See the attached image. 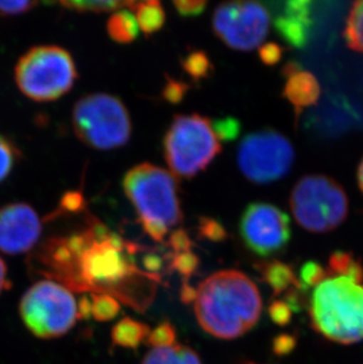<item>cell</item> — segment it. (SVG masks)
I'll return each instance as SVG.
<instances>
[{
    "instance_id": "9c48e42d",
    "label": "cell",
    "mask_w": 363,
    "mask_h": 364,
    "mask_svg": "<svg viewBox=\"0 0 363 364\" xmlns=\"http://www.w3.org/2000/svg\"><path fill=\"white\" fill-rule=\"evenodd\" d=\"M19 314L25 326L43 340L65 335L79 318L71 290L50 279L39 281L26 290L19 303Z\"/></svg>"
},
{
    "instance_id": "ac0fdd59",
    "label": "cell",
    "mask_w": 363,
    "mask_h": 364,
    "mask_svg": "<svg viewBox=\"0 0 363 364\" xmlns=\"http://www.w3.org/2000/svg\"><path fill=\"white\" fill-rule=\"evenodd\" d=\"M142 364H202V361L191 348L174 344L168 348H152Z\"/></svg>"
},
{
    "instance_id": "30bf717a",
    "label": "cell",
    "mask_w": 363,
    "mask_h": 364,
    "mask_svg": "<svg viewBox=\"0 0 363 364\" xmlns=\"http://www.w3.org/2000/svg\"><path fill=\"white\" fill-rule=\"evenodd\" d=\"M294 159V148L288 138L269 129L246 136L237 155L241 172L256 184H268L285 177Z\"/></svg>"
},
{
    "instance_id": "f35d334b",
    "label": "cell",
    "mask_w": 363,
    "mask_h": 364,
    "mask_svg": "<svg viewBox=\"0 0 363 364\" xmlns=\"http://www.w3.org/2000/svg\"><path fill=\"white\" fill-rule=\"evenodd\" d=\"M143 265H144L147 274L156 276L163 268V261L158 255L147 254L143 258Z\"/></svg>"
},
{
    "instance_id": "cb8c5ba5",
    "label": "cell",
    "mask_w": 363,
    "mask_h": 364,
    "mask_svg": "<svg viewBox=\"0 0 363 364\" xmlns=\"http://www.w3.org/2000/svg\"><path fill=\"white\" fill-rule=\"evenodd\" d=\"M134 1H62V6L69 10L78 11V12H93V14H105L112 11L123 10V7L134 6Z\"/></svg>"
},
{
    "instance_id": "603a6c76",
    "label": "cell",
    "mask_w": 363,
    "mask_h": 364,
    "mask_svg": "<svg viewBox=\"0 0 363 364\" xmlns=\"http://www.w3.org/2000/svg\"><path fill=\"white\" fill-rule=\"evenodd\" d=\"M91 306L93 316L100 322L115 320L120 311V301L107 294H93Z\"/></svg>"
},
{
    "instance_id": "8d00e7d4",
    "label": "cell",
    "mask_w": 363,
    "mask_h": 364,
    "mask_svg": "<svg viewBox=\"0 0 363 364\" xmlns=\"http://www.w3.org/2000/svg\"><path fill=\"white\" fill-rule=\"evenodd\" d=\"M169 244L172 247L174 254L191 251V238L184 229H177V230L174 231L170 238H169Z\"/></svg>"
},
{
    "instance_id": "6da1fadb",
    "label": "cell",
    "mask_w": 363,
    "mask_h": 364,
    "mask_svg": "<svg viewBox=\"0 0 363 364\" xmlns=\"http://www.w3.org/2000/svg\"><path fill=\"white\" fill-rule=\"evenodd\" d=\"M136 249L90 217L83 230L46 238L28 258V269L69 290L107 294L142 310L154 295V284L144 279H158L137 268Z\"/></svg>"
},
{
    "instance_id": "d6986e66",
    "label": "cell",
    "mask_w": 363,
    "mask_h": 364,
    "mask_svg": "<svg viewBox=\"0 0 363 364\" xmlns=\"http://www.w3.org/2000/svg\"><path fill=\"white\" fill-rule=\"evenodd\" d=\"M107 30L110 38L120 44H129L140 35L137 19L127 10L116 11L107 21Z\"/></svg>"
},
{
    "instance_id": "f1b7e54d",
    "label": "cell",
    "mask_w": 363,
    "mask_h": 364,
    "mask_svg": "<svg viewBox=\"0 0 363 364\" xmlns=\"http://www.w3.org/2000/svg\"><path fill=\"white\" fill-rule=\"evenodd\" d=\"M199 234L208 241L222 242L228 237L226 228L213 217H201L199 220Z\"/></svg>"
},
{
    "instance_id": "5bb4252c",
    "label": "cell",
    "mask_w": 363,
    "mask_h": 364,
    "mask_svg": "<svg viewBox=\"0 0 363 364\" xmlns=\"http://www.w3.org/2000/svg\"><path fill=\"white\" fill-rule=\"evenodd\" d=\"M312 7L309 0H290L275 17V30L291 48H303L308 44L314 25Z\"/></svg>"
},
{
    "instance_id": "7a4b0ae2",
    "label": "cell",
    "mask_w": 363,
    "mask_h": 364,
    "mask_svg": "<svg viewBox=\"0 0 363 364\" xmlns=\"http://www.w3.org/2000/svg\"><path fill=\"white\" fill-rule=\"evenodd\" d=\"M196 291V317L211 336L233 340L254 328L260 320V292L243 272H216L204 279Z\"/></svg>"
},
{
    "instance_id": "8fae6325",
    "label": "cell",
    "mask_w": 363,
    "mask_h": 364,
    "mask_svg": "<svg viewBox=\"0 0 363 364\" xmlns=\"http://www.w3.org/2000/svg\"><path fill=\"white\" fill-rule=\"evenodd\" d=\"M270 16L257 1L219 4L214 12L213 28L221 41L238 51H251L267 37Z\"/></svg>"
},
{
    "instance_id": "277c9868",
    "label": "cell",
    "mask_w": 363,
    "mask_h": 364,
    "mask_svg": "<svg viewBox=\"0 0 363 364\" xmlns=\"http://www.w3.org/2000/svg\"><path fill=\"white\" fill-rule=\"evenodd\" d=\"M124 193L136 209L145 234L162 241L183 220L175 177L164 168L142 163L124 176Z\"/></svg>"
},
{
    "instance_id": "f546056e",
    "label": "cell",
    "mask_w": 363,
    "mask_h": 364,
    "mask_svg": "<svg viewBox=\"0 0 363 364\" xmlns=\"http://www.w3.org/2000/svg\"><path fill=\"white\" fill-rule=\"evenodd\" d=\"M170 264H172V270H175L184 277H190L195 274L196 270L199 268V258L191 251H186V252H181V254H174Z\"/></svg>"
},
{
    "instance_id": "e575fe53",
    "label": "cell",
    "mask_w": 363,
    "mask_h": 364,
    "mask_svg": "<svg viewBox=\"0 0 363 364\" xmlns=\"http://www.w3.org/2000/svg\"><path fill=\"white\" fill-rule=\"evenodd\" d=\"M293 309L285 301H275L269 306V316L274 323L278 326H285L291 320Z\"/></svg>"
},
{
    "instance_id": "ffe728a7",
    "label": "cell",
    "mask_w": 363,
    "mask_h": 364,
    "mask_svg": "<svg viewBox=\"0 0 363 364\" xmlns=\"http://www.w3.org/2000/svg\"><path fill=\"white\" fill-rule=\"evenodd\" d=\"M132 9L138 26L145 35H154L164 26L165 11L157 0L135 3Z\"/></svg>"
},
{
    "instance_id": "4316f807",
    "label": "cell",
    "mask_w": 363,
    "mask_h": 364,
    "mask_svg": "<svg viewBox=\"0 0 363 364\" xmlns=\"http://www.w3.org/2000/svg\"><path fill=\"white\" fill-rule=\"evenodd\" d=\"M214 132L216 134L219 141H236L242 131V124L235 117H224L215 119L211 123Z\"/></svg>"
},
{
    "instance_id": "5b68a950",
    "label": "cell",
    "mask_w": 363,
    "mask_h": 364,
    "mask_svg": "<svg viewBox=\"0 0 363 364\" xmlns=\"http://www.w3.org/2000/svg\"><path fill=\"white\" fill-rule=\"evenodd\" d=\"M73 55L56 45L33 46L14 68V80L24 96L35 102L58 100L73 89L77 80Z\"/></svg>"
},
{
    "instance_id": "9a60e30c",
    "label": "cell",
    "mask_w": 363,
    "mask_h": 364,
    "mask_svg": "<svg viewBox=\"0 0 363 364\" xmlns=\"http://www.w3.org/2000/svg\"><path fill=\"white\" fill-rule=\"evenodd\" d=\"M285 84L283 96L294 107L296 114L305 107H312L321 95L319 80L312 73L301 69L298 63L289 62L282 70Z\"/></svg>"
},
{
    "instance_id": "e0dca14e",
    "label": "cell",
    "mask_w": 363,
    "mask_h": 364,
    "mask_svg": "<svg viewBox=\"0 0 363 364\" xmlns=\"http://www.w3.org/2000/svg\"><path fill=\"white\" fill-rule=\"evenodd\" d=\"M149 333L150 329L147 324L125 317L113 326L111 340L117 347L136 349L147 340Z\"/></svg>"
},
{
    "instance_id": "74e56055",
    "label": "cell",
    "mask_w": 363,
    "mask_h": 364,
    "mask_svg": "<svg viewBox=\"0 0 363 364\" xmlns=\"http://www.w3.org/2000/svg\"><path fill=\"white\" fill-rule=\"evenodd\" d=\"M294 347L295 338L289 335H281V336L276 337L274 344H273V349L278 355L288 354L289 351L294 349Z\"/></svg>"
},
{
    "instance_id": "8992f818",
    "label": "cell",
    "mask_w": 363,
    "mask_h": 364,
    "mask_svg": "<svg viewBox=\"0 0 363 364\" xmlns=\"http://www.w3.org/2000/svg\"><path fill=\"white\" fill-rule=\"evenodd\" d=\"M163 145L169 168L181 178L206 170L222 150L209 119L199 114L176 116Z\"/></svg>"
},
{
    "instance_id": "ab89813d",
    "label": "cell",
    "mask_w": 363,
    "mask_h": 364,
    "mask_svg": "<svg viewBox=\"0 0 363 364\" xmlns=\"http://www.w3.org/2000/svg\"><path fill=\"white\" fill-rule=\"evenodd\" d=\"M11 282L9 277H7V267L4 262L3 258L0 257V295L3 291L10 288Z\"/></svg>"
},
{
    "instance_id": "7c38bea8",
    "label": "cell",
    "mask_w": 363,
    "mask_h": 364,
    "mask_svg": "<svg viewBox=\"0 0 363 364\" xmlns=\"http://www.w3.org/2000/svg\"><path fill=\"white\" fill-rule=\"evenodd\" d=\"M240 234L249 250L261 257H269L281 252L290 242V220L283 210L270 203H251L241 216Z\"/></svg>"
},
{
    "instance_id": "d590c367",
    "label": "cell",
    "mask_w": 363,
    "mask_h": 364,
    "mask_svg": "<svg viewBox=\"0 0 363 364\" xmlns=\"http://www.w3.org/2000/svg\"><path fill=\"white\" fill-rule=\"evenodd\" d=\"M258 55H260V59L263 64L268 66H274L281 60L283 51L280 45L275 44V43H267L261 46Z\"/></svg>"
},
{
    "instance_id": "d4e9b609",
    "label": "cell",
    "mask_w": 363,
    "mask_h": 364,
    "mask_svg": "<svg viewBox=\"0 0 363 364\" xmlns=\"http://www.w3.org/2000/svg\"><path fill=\"white\" fill-rule=\"evenodd\" d=\"M18 159L19 150L16 144L10 138L0 134V183L4 182L11 175Z\"/></svg>"
},
{
    "instance_id": "d6a6232c",
    "label": "cell",
    "mask_w": 363,
    "mask_h": 364,
    "mask_svg": "<svg viewBox=\"0 0 363 364\" xmlns=\"http://www.w3.org/2000/svg\"><path fill=\"white\" fill-rule=\"evenodd\" d=\"M37 1H0V16L14 17L25 14L37 6Z\"/></svg>"
},
{
    "instance_id": "4fadbf2b",
    "label": "cell",
    "mask_w": 363,
    "mask_h": 364,
    "mask_svg": "<svg viewBox=\"0 0 363 364\" xmlns=\"http://www.w3.org/2000/svg\"><path fill=\"white\" fill-rule=\"evenodd\" d=\"M43 231L41 220L30 204L10 203L0 208V251L21 255L32 250Z\"/></svg>"
},
{
    "instance_id": "4dcf8cb0",
    "label": "cell",
    "mask_w": 363,
    "mask_h": 364,
    "mask_svg": "<svg viewBox=\"0 0 363 364\" xmlns=\"http://www.w3.org/2000/svg\"><path fill=\"white\" fill-rule=\"evenodd\" d=\"M190 86L186 82L174 80L172 77H167V82L163 87V100L169 104H179L186 96Z\"/></svg>"
},
{
    "instance_id": "60d3db41",
    "label": "cell",
    "mask_w": 363,
    "mask_h": 364,
    "mask_svg": "<svg viewBox=\"0 0 363 364\" xmlns=\"http://www.w3.org/2000/svg\"><path fill=\"white\" fill-rule=\"evenodd\" d=\"M196 296H197V291L195 289L191 288L188 283L185 282L182 288V301L184 303H195Z\"/></svg>"
},
{
    "instance_id": "1f68e13d",
    "label": "cell",
    "mask_w": 363,
    "mask_h": 364,
    "mask_svg": "<svg viewBox=\"0 0 363 364\" xmlns=\"http://www.w3.org/2000/svg\"><path fill=\"white\" fill-rule=\"evenodd\" d=\"M85 206V200L79 191H70L63 196L59 209L56 213H79Z\"/></svg>"
},
{
    "instance_id": "3957f363",
    "label": "cell",
    "mask_w": 363,
    "mask_h": 364,
    "mask_svg": "<svg viewBox=\"0 0 363 364\" xmlns=\"http://www.w3.org/2000/svg\"><path fill=\"white\" fill-rule=\"evenodd\" d=\"M312 328L340 344L363 341V274L342 275L327 270L309 299Z\"/></svg>"
},
{
    "instance_id": "836d02e7",
    "label": "cell",
    "mask_w": 363,
    "mask_h": 364,
    "mask_svg": "<svg viewBox=\"0 0 363 364\" xmlns=\"http://www.w3.org/2000/svg\"><path fill=\"white\" fill-rule=\"evenodd\" d=\"M206 1H196V0H177L174 1V6L179 16L184 18L197 17L206 10Z\"/></svg>"
},
{
    "instance_id": "ba28073f",
    "label": "cell",
    "mask_w": 363,
    "mask_h": 364,
    "mask_svg": "<svg viewBox=\"0 0 363 364\" xmlns=\"http://www.w3.org/2000/svg\"><path fill=\"white\" fill-rule=\"evenodd\" d=\"M290 208L302 228L323 234L344 222L348 215V197L335 179L323 175L305 176L291 191Z\"/></svg>"
},
{
    "instance_id": "83f0119b",
    "label": "cell",
    "mask_w": 363,
    "mask_h": 364,
    "mask_svg": "<svg viewBox=\"0 0 363 364\" xmlns=\"http://www.w3.org/2000/svg\"><path fill=\"white\" fill-rule=\"evenodd\" d=\"M147 343L154 349L168 348L174 346L176 341V330L170 322H163L151 330L147 336Z\"/></svg>"
},
{
    "instance_id": "484cf974",
    "label": "cell",
    "mask_w": 363,
    "mask_h": 364,
    "mask_svg": "<svg viewBox=\"0 0 363 364\" xmlns=\"http://www.w3.org/2000/svg\"><path fill=\"white\" fill-rule=\"evenodd\" d=\"M327 275V269L317 262H307L302 265L298 276V282L301 287L302 291H307L309 288H314L319 284Z\"/></svg>"
},
{
    "instance_id": "52a82bcc",
    "label": "cell",
    "mask_w": 363,
    "mask_h": 364,
    "mask_svg": "<svg viewBox=\"0 0 363 364\" xmlns=\"http://www.w3.org/2000/svg\"><path fill=\"white\" fill-rule=\"evenodd\" d=\"M73 125L79 141L102 151L127 144L132 131L123 102L107 93L82 97L73 107Z\"/></svg>"
},
{
    "instance_id": "b9f144b4",
    "label": "cell",
    "mask_w": 363,
    "mask_h": 364,
    "mask_svg": "<svg viewBox=\"0 0 363 364\" xmlns=\"http://www.w3.org/2000/svg\"><path fill=\"white\" fill-rule=\"evenodd\" d=\"M357 183H359V186H360L361 191L363 193V159L359 165V170H357Z\"/></svg>"
},
{
    "instance_id": "7402d4cb",
    "label": "cell",
    "mask_w": 363,
    "mask_h": 364,
    "mask_svg": "<svg viewBox=\"0 0 363 364\" xmlns=\"http://www.w3.org/2000/svg\"><path fill=\"white\" fill-rule=\"evenodd\" d=\"M182 69L196 82L206 80L211 76L214 66L209 55L202 50H192L181 59Z\"/></svg>"
},
{
    "instance_id": "44dd1931",
    "label": "cell",
    "mask_w": 363,
    "mask_h": 364,
    "mask_svg": "<svg viewBox=\"0 0 363 364\" xmlns=\"http://www.w3.org/2000/svg\"><path fill=\"white\" fill-rule=\"evenodd\" d=\"M343 37L348 48L363 53V0L355 1L350 9Z\"/></svg>"
},
{
    "instance_id": "2e32d148",
    "label": "cell",
    "mask_w": 363,
    "mask_h": 364,
    "mask_svg": "<svg viewBox=\"0 0 363 364\" xmlns=\"http://www.w3.org/2000/svg\"><path fill=\"white\" fill-rule=\"evenodd\" d=\"M257 268L260 270L264 282L273 289L275 295H280L282 292L294 289L301 290L298 279L290 265L285 264L283 262L269 261L260 263Z\"/></svg>"
}]
</instances>
